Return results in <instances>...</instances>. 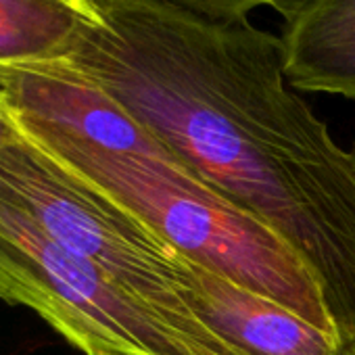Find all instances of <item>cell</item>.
Wrapping results in <instances>:
<instances>
[{"label": "cell", "instance_id": "3", "mask_svg": "<svg viewBox=\"0 0 355 355\" xmlns=\"http://www.w3.org/2000/svg\"><path fill=\"white\" fill-rule=\"evenodd\" d=\"M0 301L36 311L84 355H249L132 295L3 193Z\"/></svg>", "mask_w": 355, "mask_h": 355}, {"label": "cell", "instance_id": "4", "mask_svg": "<svg viewBox=\"0 0 355 355\" xmlns=\"http://www.w3.org/2000/svg\"><path fill=\"white\" fill-rule=\"evenodd\" d=\"M0 193L132 295L193 330L228 338L199 313L191 261L28 138L0 146Z\"/></svg>", "mask_w": 355, "mask_h": 355}, {"label": "cell", "instance_id": "6", "mask_svg": "<svg viewBox=\"0 0 355 355\" xmlns=\"http://www.w3.org/2000/svg\"><path fill=\"white\" fill-rule=\"evenodd\" d=\"M280 40L293 90L355 101V0H303Z\"/></svg>", "mask_w": 355, "mask_h": 355}, {"label": "cell", "instance_id": "2", "mask_svg": "<svg viewBox=\"0 0 355 355\" xmlns=\"http://www.w3.org/2000/svg\"><path fill=\"white\" fill-rule=\"evenodd\" d=\"M38 148L189 261L343 336L307 259L276 228L205 184L175 157L78 142Z\"/></svg>", "mask_w": 355, "mask_h": 355}, {"label": "cell", "instance_id": "7", "mask_svg": "<svg viewBox=\"0 0 355 355\" xmlns=\"http://www.w3.org/2000/svg\"><path fill=\"white\" fill-rule=\"evenodd\" d=\"M101 21L96 0H0V67L67 59Z\"/></svg>", "mask_w": 355, "mask_h": 355}, {"label": "cell", "instance_id": "9", "mask_svg": "<svg viewBox=\"0 0 355 355\" xmlns=\"http://www.w3.org/2000/svg\"><path fill=\"white\" fill-rule=\"evenodd\" d=\"M24 140H26V136H24L19 123L15 121L13 113L5 105V101L0 98V146L17 144V142H24Z\"/></svg>", "mask_w": 355, "mask_h": 355}, {"label": "cell", "instance_id": "1", "mask_svg": "<svg viewBox=\"0 0 355 355\" xmlns=\"http://www.w3.org/2000/svg\"><path fill=\"white\" fill-rule=\"evenodd\" d=\"M67 61L205 184L276 228L355 343V150L295 94L280 36L169 0H96Z\"/></svg>", "mask_w": 355, "mask_h": 355}, {"label": "cell", "instance_id": "5", "mask_svg": "<svg viewBox=\"0 0 355 355\" xmlns=\"http://www.w3.org/2000/svg\"><path fill=\"white\" fill-rule=\"evenodd\" d=\"M199 313L249 355H355V343L191 261Z\"/></svg>", "mask_w": 355, "mask_h": 355}, {"label": "cell", "instance_id": "8", "mask_svg": "<svg viewBox=\"0 0 355 355\" xmlns=\"http://www.w3.org/2000/svg\"><path fill=\"white\" fill-rule=\"evenodd\" d=\"M169 3L218 19H243L259 7H270L286 17L303 0H169Z\"/></svg>", "mask_w": 355, "mask_h": 355}]
</instances>
